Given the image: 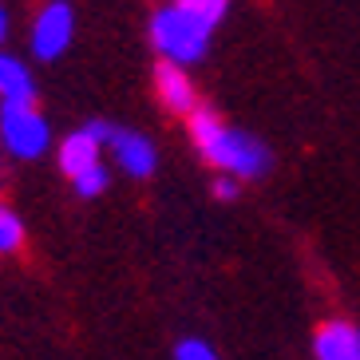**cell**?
<instances>
[{
	"label": "cell",
	"instance_id": "1",
	"mask_svg": "<svg viewBox=\"0 0 360 360\" xmlns=\"http://www.w3.org/2000/svg\"><path fill=\"white\" fill-rule=\"evenodd\" d=\"M226 12H230L226 0H174V4H159L147 20V36L162 64L191 68L206 56L210 36L226 20Z\"/></svg>",
	"mask_w": 360,
	"mask_h": 360
},
{
	"label": "cell",
	"instance_id": "2",
	"mask_svg": "<svg viewBox=\"0 0 360 360\" xmlns=\"http://www.w3.org/2000/svg\"><path fill=\"white\" fill-rule=\"evenodd\" d=\"M186 131H191L194 150L218 174H230L238 182H254L262 174H269V167H274V155H269V147H265L262 139L230 127L222 115H214L210 107H198L186 119Z\"/></svg>",
	"mask_w": 360,
	"mask_h": 360
},
{
	"label": "cell",
	"instance_id": "3",
	"mask_svg": "<svg viewBox=\"0 0 360 360\" xmlns=\"http://www.w3.org/2000/svg\"><path fill=\"white\" fill-rule=\"evenodd\" d=\"M0 147L32 162L52 150V123L36 103H0Z\"/></svg>",
	"mask_w": 360,
	"mask_h": 360
},
{
	"label": "cell",
	"instance_id": "4",
	"mask_svg": "<svg viewBox=\"0 0 360 360\" xmlns=\"http://www.w3.org/2000/svg\"><path fill=\"white\" fill-rule=\"evenodd\" d=\"M91 131L103 139V159H111V167H119L127 179H150L159 170V147L143 131L115 127L103 119H91Z\"/></svg>",
	"mask_w": 360,
	"mask_h": 360
},
{
	"label": "cell",
	"instance_id": "5",
	"mask_svg": "<svg viewBox=\"0 0 360 360\" xmlns=\"http://www.w3.org/2000/svg\"><path fill=\"white\" fill-rule=\"evenodd\" d=\"M75 40V8L68 0H52L32 16L28 28V48L36 60H60Z\"/></svg>",
	"mask_w": 360,
	"mask_h": 360
},
{
	"label": "cell",
	"instance_id": "6",
	"mask_svg": "<svg viewBox=\"0 0 360 360\" xmlns=\"http://www.w3.org/2000/svg\"><path fill=\"white\" fill-rule=\"evenodd\" d=\"M56 162H60V170H64L68 179H79V174H87L91 167H99L103 159V139L91 131V123L79 131H68L64 139H60V147H56Z\"/></svg>",
	"mask_w": 360,
	"mask_h": 360
},
{
	"label": "cell",
	"instance_id": "7",
	"mask_svg": "<svg viewBox=\"0 0 360 360\" xmlns=\"http://www.w3.org/2000/svg\"><path fill=\"white\" fill-rule=\"evenodd\" d=\"M155 96H159V103L167 111H174L182 119H191L198 111V87H194L186 68H174V64H162L159 60L155 64Z\"/></svg>",
	"mask_w": 360,
	"mask_h": 360
},
{
	"label": "cell",
	"instance_id": "8",
	"mask_svg": "<svg viewBox=\"0 0 360 360\" xmlns=\"http://www.w3.org/2000/svg\"><path fill=\"white\" fill-rule=\"evenodd\" d=\"M313 360H360V325L333 317L313 333Z\"/></svg>",
	"mask_w": 360,
	"mask_h": 360
},
{
	"label": "cell",
	"instance_id": "9",
	"mask_svg": "<svg viewBox=\"0 0 360 360\" xmlns=\"http://www.w3.org/2000/svg\"><path fill=\"white\" fill-rule=\"evenodd\" d=\"M0 103H36L32 68L4 48H0Z\"/></svg>",
	"mask_w": 360,
	"mask_h": 360
},
{
	"label": "cell",
	"instance_id": "10",
	"mask_svg": "<svg viewBox=\"0 0 360 360\" xmlns=\"http://www.w3.org/2000/svg\"><path fill=\"white\" fill-rule=\"evenodd\" d=\"M24 245V222L8 202L0 198V254H16Z\"/></svg>",
	"mask_w": 360,
	"mask_h": 360
},
{
	"label": "cell",
	"instance_id": "11",
	"mask_svg": "<svg viewBox=\"0 0 360 360\" xmlns=\"http://www.w3.org/2000/svg\"><path fill=\"white\" fill-rule=\"evenodd\" d=\"M72 186H75V194H79V198H99V194H107V186H111V167H107V162H99V167H91L87 174H79Z\"/></svg>",
	"mask_w": 360,
	"mask_h": 360
},
{
	"label": "cell",
	"instance_id": "12",
	"mask_svg": "<svg viewBox=\"0 0 360 360\" xmlns=\"http://www.w3.org/2000/svg\"><path fill=\"white\" fill-rule=\"evenodd\" d=\"M174 360H218V352H214L210 340H202V337H182L179 345H174Z\"/></svg>",
	"mask_w": 360,
	"mask_h": 360
},
{
	"label": "cell",
	"instance_id": "13",
	"mask_svg": "<svg viewBox=\"0 0 360 360\" xmlns=\"http://www.w3.org/2000/svg\"><path fill=\"white\" fill-rule=\"evenodd\" d=\"M210 191H214V198H218V202H233V198H238V191H242V182L230 179V174H218Z\"/></svg>",
	"mask_w": 360,
	"mask_h": 360
},
{
	"label": "cell",
	"instance_id": "14",
	"mask_svg": "<svg viewBox=\"0 0 360 360\" xmlns=\"http://www.w3.org/2000/svg\"><path fill=\"white\" fill-rule=\"evenodd\" d=\"M8 8H4V4H0V44H4V40H8Z\"/></svg>",
	"mask_w": 360,
	"mask_h": 360
}]
</instances>
